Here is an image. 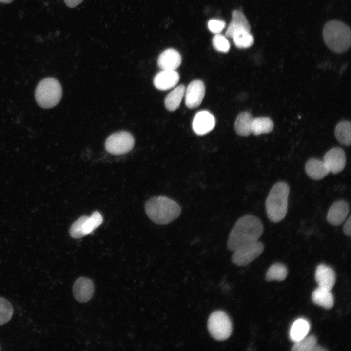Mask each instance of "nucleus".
<instances>
[{
  "label": "nucleus",
  "instance_id": "20e7f679",
  "mask_svg": "<svg viewBox=\"0 0 351 351\" xmlns=\"http://www.w3.org/2000/svg\"><path fill=\"white\" fill-rule=\"evenodd\" d=\"M289 192L288 184L283 181L275 183L270 191L265 207L268 217L272 222H279L285 217Z\"/></svg>",
  "mask_w": 351,
  "mask_h": 351
},
{
  "label": "nucleus",
  "instance_id": "39448f33",
  "mask_svg": "<svg viewBox=\"0 0 351 351\" xmlns=\"http://www.w3.org/2000/svg\"><path fill=\"white\" fill-rule=\"evenodd\" d=\"M62 97L59 82L53 78H46L38 84L35 91L36 100L40 107L50 108L58 103Z\"/></svg>",
  "mask_w": 351,
  "mask_h": 351
},
{
  "label": "nucleus",
  "instance_id": "412c9836",
  "mask_svg": "<svg viewBox=\"0 0 351 351\" xmlns=\"http://www.w3.org/2000/svg\"><path fill=\"white\" fill-rule=\"evenodd\" d=\"M185 87L180 85L170 92L166 97L164 104L166 108L170 111L177 109L180 105L185 94Z\"/></svg>",
  "mask_w": 351,
  "mask_h": 351
},
{
  "label": "nucleus",
  "instance_id": "423d86ee",
  "mask_svg": "<svg viewBox=\"0 0 351 351\" xmlns=\"http://www.w3.org/2000/svg\"><path fill=\"white\" fill-rule=\"evenodd\" d=\"M207 326L211 335L216 340H226L232 333L231 321L227 314L223 311L213 312L209 317Z\"/></svg>",
  "mask_w": 351,
  "mask_h": 351
},
{
  "label": "nucleus",
  "instance_id": "f3484780",
  "mask_svg": "<svg viewBox=\"0 0 351 351\" xmlns=\"http://www.w3.org/2000/svg\"><path fill=\"white\" fill-rule=\"evenodd\" d=\"M250 31V25L243 13L239 10H234L232 12V20L226 30V37L232 38L233 34L239 30Z\"/></svg>",
  "mask_w": 351,
  "mask_h": 351
},
{
  "label": "nucleus",
  "instance_id": "ddd939ff",
  "mask_svg": "<svg viewBox=\"0 0 351 351\" xmlns=\"http://www.w3.org/2000/svg\"><path fill=\"white\" fill-rule=\"evenodd\" d=\"M94 286L92 281L83 277L78 278L74 283L73 288L75 299L80 302H86L92 297Z\"/></svg>",
  "mask_w": 351,
  "mask_h": 351
},
{
  "label": "nucleus",
  "instance_id": "0eeeda50",
  "mask_svg": "<svg viewBox=\"0 0 351 351\" xmlns=\"http://www.w3.org/2000/svg\"><path fill=\"white\" fill-rule=\"evenodd\" d=\"M134 143V138L130 133L120 131L112 134L107 138L105 147L112 154L121 155L130 151Z\"/></svg>",
  "mask_w": 351,
  "mask_h": 351
},
{
  "label": "nucleus",
  "instance_id": "f257e3e1",
  "mask_svg": "<svg viewBox=\"0 0 351 351\" xmlns=\"http://www.w3.org/2000/svg\"><path fill=\"white\" fill-rule=\"evenodd\" d=\"M263 232L261 221L255 216L246 214L239 218L229 234L227 246L234 252L256 242Z\"/></svg>",
  "mask_w": 351,
  "mask_h": 351
},
{
  "label": "nucleus",
  "instance_id": "c85d7f7f",
  "mask_svg": "<svg viewBox=\"0 0 351 351\" xmlns=\"http://www.w3.org/2000/svg\"><path fill=\"white\" fill-rule=\"evenodd\" d=\"M214 48L221 52L227 53L229 51L230 45L226 37L221 34H217L212 39Z\"/></svg>",
  "mask_w": 351,
  "mask_h": 351
},
{
  "label": "nucleus",
  "instance_id": "9b49d317",
  "mask_svg": "<svg viewBox=\"0 0 351 351\" xmlns=\"http://www.w3.org/2000/svg\"><path fill=\"white\" fill-rule=\"evenodd\" d=\"M215 121L214 116L207 111H201L195 115L192 127L194 131L198 135H205L213 129Z\"/></svg>",
  "mask_w": 351,
  "mask_h": 351
},
{
  "label": "nucleus",
  "instance_id": "a211bd4d",
  "mask_svg": "<svg viewBox=\"0 0 351 351\" xmlns=\"http://www.w3.org/2000/svg\"><path fill=\"white\" fill-rule=\"evenodd\" d=\"M305 169L307 175L314 180L322 179L329 173V171L323 161L313 158L307 161Z\"/></svg>",
  "mask_w": 351,
  "mask_h": 351
},
{
  "label": "nucleus",
  "instance_id": "a878e982",
  "mask_svg": "<svg viewBox=\"0 0 351 351\" xmlns=\"http://www.w3.org/2000/svg\"><path fill=\"white\" fill-rule=\"evenodd\" d=\"M235 45L238 48H247L254 43V38L250 31L241 30L235 32L232 37Z\"/></svg>",
  "mask_w": 351,
  "mask_h": 351
},
{
  "label": "nucleus",
  "instance_id": "7c9ffc66",
  "mask_svg": "<svg viewBox=\"0 0 351 351\" xmlns=\"http://www.w3.org/2000/svg\"><path fill=\"white\" fill-rule=\"evenodd\" d=\"M351 215H350L347 219L346 222L344 224L343 228V231L344 234L348 235L350 236L351 235Z\"/></svg>",
  "mask_w": 351,
  "mask_h": 351
},
{
  "label": "nucleus",
  "instance_id": "4468645a",
  "mask_svg": "<svg viewBox=\"0 0 351 351\" xmlns=\"http://www.w3.org/2000/svg\"><path fill=\"white\" fill-rule=\"evenodd\" d=\"M179 80V76L176 71L162 70L155 76L153 83L157 89L167 90L176 86Z\"/></svg>",
  "mask_w": 351,
  "mask_h": 351
},
{
  "label": "nucleus",
  "instance_id": "2eb2a0df",
  "mask_svg": "<svg viewBox=\"0 0 351 351\" xmlns=\"http://www.w3.org/2000/svg\"><path fill=\"white\" fill-rule=\"evenodd\" d=\"M315 278L319 287L331 291L335 283V274L333 270L324 264L317 266Z\"/></svg>",
  "mask_w": 351,
  "mask_h": 351
},
{
  "label": "nucleus",
  "instance_id": "6ab92c4d",
  "mask_svg": "<svg viewBox=\"0 0 351 351\" xmlns=\"http://www.w3.org/2000/svg\"><path fill=\"white\" fill-rule=\"evenodd\" d=\"M312 299L315 304L326 309H331L334 305V297L331 291L320 287L313 291Z\"/></svg>",
  "mask_w": 351,
  "mask_h": 351
},
{
  "label": "nucleus",
  "instance_id": "9d476101",
  "mask_svg": "<svg viewBox=\"0 0 351 351\" xmlns=\"http://www.w3.org/2000/svg\"><path fill=\"white\" fill-rule=\"evenodd\" d=\"M205 92V86L203 81L195 80L188 86L185 92V102L187 107L195 108L201 104Z\"/></svg>",
  "mask_w": 351,
  "mask_h": 351
},
{
  "label": "nucleus",
  "instance_id": "7ed1b4c3",
  "mask_svg": "<svg viewBox=\"0 0 351 351\" xmlns=\"http://www.w3.org/2000/svg\"><path fill=\"white\" fill-rule=\"evenodd\" d=\"M322 35L327 46L335 53H344L351 46V29L341 21L332 20L327 22L324 26Z\"/></svg>",
  "mask_w": 351,
  "mask_h": 351
},
{
  "label": "nucleus",
  "instance_id": "c756f323",
  "mask_svg": "<svg viewBox=\"0 0 351 351\" xmlns=\"http://www.w3.org/2000/svg\"><path fill=\"white\" fill-rule=\"evenodd\" d=\"M226 26L225 22L221 20L212 19L209 21L208 27L209 30L215 34L220 33Z\"/></svg>",
  "mask_w": 351,
  "mask_h": 351
},
{
  "label": "nucleus",
  "instance_id": "393cba45",
  "mask_svg": "<svg viewBox=\"0 0 351 351\" xmlns=\"http://www.w3.org/2000/svg\"><path fill=\"white\" fill-rule=\"evenodd\" d=\"M288 274L287 269L282 263H276L273 264L268 270L266 274V279L268 281L284 280Z\"/></svg>",
  "mask_w": 351,
  "mask_h": 351
},
{
  "label": "nucleus",
  "instance_id": "cd10ccee",
  "mask_svg": "<svg viewBox=\"0 0 351 351\" xmlns=\"http://www.w3.org/2000/svg\"><path fill=\"white\" fill-rule=\"evenodd\" d=\"M13 308L11 303L0 297V325L9 321L12 318Z\"/></svg>",
  "mask_w": 351,
  "mask_h": 351
},
{
  "label": "nucleus",
  "instance_id": "f8f14e48",
  "mask_svg": "<svg viewBox=\"0 0 351 351\" xmlns=\"http://www.w3.org/2000/svg\"><path fill=\"white\" fill-rule=\"evenodd\" d=\"M349 211L350 206L347 202L343 200L336 201L328 212L327 221L333 226L340 225L346 220Z\"/></svg>",
  "mask_w": 351,
  "mask_h": 351
},
{
  "label": "nucleus",
  "instance_id": "1a4fd4ad",
  "mask_svg": "<svg viewBox=\"0 0 351 351\" xmlns=\"http://www.w3.org/2000/svg\"><path fill=\"white\" fill-rule=\"evenodd\" d=\"M324 163L329 172L337 174L345 167L346 157L344 151L339 147H334L327 151L323 157Z\"/></svg>",
  "mask_w": 351,
  "mask_h": 351
},
{
  "label": "nucleus",
  "instance_id": "2f4dec72",
  "mask_svg": "<svg viewBox=\"0 0 351 351\" xmlns=\"http://www.w3.org/2000/svg\"><path fill=\"white\" fill-rule=\"evenodd\" d=\"M83 0H64L65 4L70 8H73L79 4Z\"/></svg>",
  "mask_w": 351,
  "mask_h": 351
},
{
  "label": "nucleus",
  "instance_id": "5701e85b",
  "mask_svg": "<svg viewBox=\"0 0 351 351\" xmlns=\"http://www.w3.org/2000/svg\"><path fill=\"white\" fill-rule=\"evenodd\" d=\"M337 140L342 144L349 146L351 142V125L348 121L339 122L334 131Z\"/></svg>",
  "mask_w": 351,
  "mask_h": 351
},
{
  "label": "nucleus",
  "instance_id": "6e6552de",
  "mask_svg": "<svg viewBox=\"0 0 351 351\" xmlns=\"http://www.w3.org/2000/svg\"><path fill=\"white\" fill-rule=\"evenodd\" d=\"M264 246L256 241L234 252L232 261L238 266H245L258 257L263 252Z\"/></svg>",
  "mask_w": 351,
  "mask_h": 351
},
{
  "label": "nucleus",
  "instance_id": "72a5a7b5",
  "mask_svg": "<svg viewBox=\"0 0 351 351\" xmlns=\"http://www.w3.org/2000/svg\"><path fill=\"white\" fill-rule=\"evenodd\" d=\"M13 1V0H0V2L6 3H10Z\"/></svg>",
  "mask_w": 351,
  "mask_h": 351
},
{
  "label": "nucleus",
  "instance_id": "bb28decb",
  "mask_svg": "<svg viewBox=\"0 0 351 351\" xmlns=\"http://www.w3.org/2000/svg\"><path fill=\"white\" fill-rule=\"evenodd\" d=\"M316 343L317 339L314 335L306 336L302 339L295 342L291 350L293 351H311Z\"/></svg>",
  "mask_w": 351,
  "mask_h": 351
},
{
  "label": "nucleus",
  "instance_id": "aec40b11",
  "mask_svg": "<svg viewBox=\"0 0 351 351\" xmlns=\"http://www.w3.org/2000/svg\"><path fill=\"white\" fill-rule=\"evenodd\" d=\"M253 119L252 115L248 112H243L239 114L234 124L236 133L241 136H247L251 134Z\"/></svg>",
  "mask_w": 351,
  "mask_h": 351
},
{
  "label": "nucleus",
  "instance_id": "dca6fc26",
  "mask_svg": "<svg viewBox=\"0 0 351 351\" xmlns=\"http://www.w3.org/2000/svg\"><path fill=\"white\" fill-rule=\"evenodd\" d=\"M181 62V57L179 53L171 48L163 51L157 60V65L162 70H175Z\"/></svg>",
  "mask_w": 351,
  "mask_h": 351
},
{
  "label": "nucleus",
  "instance_id": "4be33fe9",
  "mask_svg": "<svg viewBox=\"0 0 351 351\" xmlns=\"http://www.w3.org/2000/svg\"><path fill=\"white\" fill-rule=\"evenodd\" d=\"M310 328V325L307 320L302 318L295 320L290 329L291 339L295 342L304 338L309 333Z\"/></svg>",
  "mask_w": 351,
  "mask_h": 351
},
{
  "label": "nucleus",
  "instance_id": "f03ea898",
  "mask_svg": "<svg viewBox=\"0 0 351 351\" xmlns=\"http://www.w3.org/2000/svg\"><path fill=\"white\" fill-rule=\"evenodd\" d=\"M145 210L148 217L159 225L173 222L181 213V207L176 201L162 195L153 197L147 201Z\"/></svg>",
  "mask_w": 351,
  "mask_h": 351
},
{
  "label": "nucleus",
  "instance_id": "b1692460",
  "mask_svg": "<svg viewBox=\"0 0 351 351\" xmlns=\"http://www.w3.org/2000/svg\"><path fill=\"white\" fill-rule=\"evenodd\" d=\"M273 123L269 117H260L253 119L252 124V133L258 135L271 132Z\"/></svg>",
  "mask_w": 351,
  "mask_h": 351
},
{
  "label": "nucleus",
  "instance_id": "473e14b6",
  "mask_svg": "<svg viewBox=\"0 0 351 351\" xmlns=\"http://www.w3.org/2000/svg\"><path fill=\"white\" fill-rule=\"evenodd\" d=\"M327 349L323 347L316 344L312 349L311 351H326Z\"/></svg>",
  "mask_w": 351,
  "mask_h": 351
}]
</instances>
